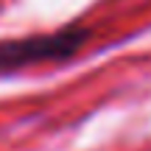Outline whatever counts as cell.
Returning <instances> with one entry per match:
<instances>
[{"label":"cell","instance_id":"6da1fadb","mask_svg":"<svg viewBox=\"0 0 151 151\" xmlns=\"http://www.w3.org/2000/svg\"><path fill=\"white\" fill-rule=\"evenodd\" d=\"M84 28H65L56 34H37L25 39H6L0 42V73H14L20 67L39 62H62L70 59L84 45Z\"/></svg>","mask_w":151,"mask_h":151}]
</instances>
